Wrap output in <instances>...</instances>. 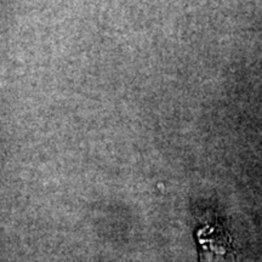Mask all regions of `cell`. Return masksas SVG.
Here are the masks:
<instances>
[{
	"label": "cell",
	"mask_w": 262,
	"mask_h": 262,
	"mask_svg": "<svg viewBox=\"0 0 262 262\" xmlns=\"http://www.w3.org/2000/svg\"><path fill=\"white\" fill-rule=\"evenodd\" d=\"M195 239L199 262H237L233 239L219 221L199 228Z\"/></svg>",
	"instance_id": "cell-1"
}]
</instances>
